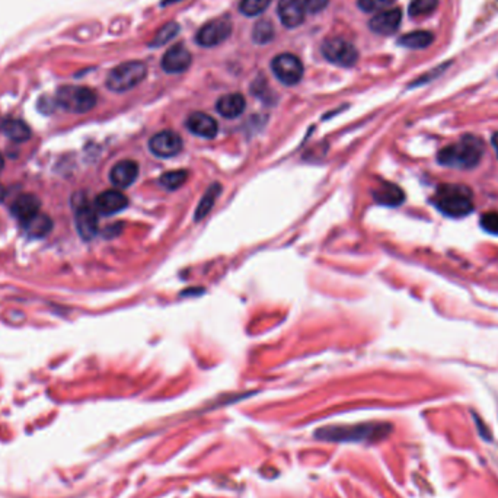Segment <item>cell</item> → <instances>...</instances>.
Here are the masks:
<instances>
[{
  "label": "cell",
  "mask_w": 498,
  "mask_h": 498,
  "mask_svg": "<svg viewBox=\"0 0 498 498\" xmlns=\"http://www.w3.org/2000/svg\"><path fill=\"white\" fill-rule=\"evenodd\" d=\"M484 156V143L475 135L467 134L458 143L442 149L437 155V162L447 168L472 169L479 165Z\"/></svg>",
  "instance_id": "obj_1"
},
{
  "label": "cell",
  "mask_w": 498,
  "mask_h": 498,
  "mask_svg": "<svg viewBox=\"0 0 498 498\" xmlns=\"http://www.w3.org/2000/svg\"><path fill=\"white\" fill-rule=\"evenodd\" d=\"M433 204L442 215L449 217H465L474 210L471 190L459 184H443L435 191Z\"/></svg>",
  "instance_id": "obj_2"
},
{
  "label": "cell",
  "mask_w": 498,
  "mask_h": 498,
  "mask_svg": "<svg viewBox=\"0 0 498 498\" xmlns=\"http://www.w3.org/2000/svg\"><path fill=\"white\" fill-rule=\"evenodd\" d=\"M389 431L386 424H379V422H367V424H356V426H332L319 429L315 433L316 437H319L326 442H365V440H377L383 437Z\"/></svg>",
  "instance_id": "obj_3"
},
{
  "label": "cell",
  "mask_w": 498,
  "mask_h": 498,
  "mask_svg": "<svg viewBox=\"0 0 498 498\" xmlns=\"http://www.w3.org/2000/svg\"><path fill=\"white\" fill-rule=\"evenodd\" d=\"M98 97L94 89L86 86H62L56 94V105L69 113L85 114L97 105Z\"/></svg>",
  "instance_id": "obj_4"
},
{
  "label": "cell",
  "mask_w": 498,
  "mask_h": 498,
  "mask_svg": "<svg viewBox=\"0 0 498 498\" xmlns=\"http://www.w3.org/2000/svg\"><path fill=\"white\" fill-rule=\"evenodd\" d=\"M146 74H147V69L144 63L126 62L123 65H118L110 72L107 78V88L117 94L127 92V90L142 83V81L146 78Z\"/></svg>",
  "instance_id": "obj_5"
},
{
  "label": "cell",
  "mask_w": 498,
  "mask_h": 498,
  "mask_svg": "<svg viewBox=\"0 0 498 498\" xmlns=\"http://www.w3.org/2000/svg\"><path fill=\"white\" fill-rule=\"evenodd\" d=\"M322 54L328 62L340 67H351L357 63L358 51L344 38H328L322 44Z\"/></svg>",
  "instance_id": "obj_6"
},
{
  "label": "cell",
  "mask_w": 498,
  "mask_h": 498,
  "mask_svg": "<svg viewBox=\"0 0 498 498\" xmlns=\"http://www.w3.org/2000/svg\"><path fill=\"white\" fill-rule=\"evenodd\" d=\"M271 69H273L276 78L288 86L299 83L300 79L304 78V65H301L299 57L290 53L279 54L271 62Z\"/></svg>",
  "instance_id": "obj_7"
},
{
  "label": "cell",
  "mask_w": 498,
  "mask_h": 498,
  "mask_svg": "<svg viewBox=\"0 0 498 498\" xmlns=\"http://www.w3.org/2000/svg\"><path fill=\"white\" fill-rule=\"evenodd\" d=\"M149 149L155 156L168 159L178 155L183 150V139L181 135L171 130L156 133L149 142Z\"/></svg>",
  "instance_id": "obj_8"
},
{
  "label": "cell",
  "mask_w": 498,
  "mask_h": 498,
  "mask_svg": "<svg viewBox=\"0 0 498 498\" xmlns=\"http://www.w3.org/2000/svg\"><path fill=\"white\" fill-rule=\"evenodd\" d=\"M232 34V22L219 18L206 24L197 34V42L203 47H215L228 40Z\"/></svg>",
  "instance_id": "obj_9"
},
{
  "label": "cell",
  "mask_w": 498,
  "mask_h": 498,
  "mask_svg": "<svg viewBox=\"0 0 498 498\" xmlns=\"http://www.w3.org/2000/svg\"><path fill=\"white\" fill-rule=\"evenodd\" d=\"M74 222H76L78 233L83 240H92L98 233V211L90 207L86 201L76 206V215H74Z\"/></svg>",
  "instance_id": "obj_10"
},
{
  "label": "cell",
  "mask_w": 498,
  "mask_h": 498,
  "mask_svg": "<svg viewBox=\"0 0 498 498\" xmlns=\"http://www.w3.org/2000/svg\"><path fill=\"white\" fill-rule=\"evenodd\" d=\"M402 21L401 9H388L382 10L370 19V29L379 35H392L395 34Z\"/></svg>",
  "instance_id": "obj_11"
},
{
  "label": "cell",
  "mask_w": 498,
  "mask_h": 498,
  "mask_svg": "<svg viewBox=\"0 0 498 498\" xmlns=\"http://www.w3.org/2000/svg\"><path fill=\"white\" fill-rule=\"evenodd\" d=\"M191 63H192V56L184 45H174V47H171L165 53L162 58L163 70L171 74L185 72L191 66Z\"/></svg>",
  "instance_id": "obj_12"
},
{
  "label": "cell",
  "mask_w": 498,
  "mask_h": 498,
  "mask_svg": "<svg viewBox=\"0 0 498 498\" xmlns=\"http://www.w3.org/2000/svg\"><path fill=\"white\" fill-rule=\"evenodd\" d=\"M128 206V199L126 194L118 190H108L99 194L95 199V210L103 216H111L124 210Z\"/></svg>",
  "instance_id": "obj_13"
},
{
  "label": "cell",
  "mask_w": 498,
  "mask_h": 498,
  "mask_svg": "<svg viewBox=\"0 0 498 498\" xmlns=\"http://www.w3.org/2000/svg\"><path fill=\"white\" fill-rule=\"evenodd\" d=\"M139 176V163L131 159L119 160L113 166L110 172L111 183L118 188H127Z\"/></svg>",
  "instance_id": "obj_14"
},
{
  "label": "cell",
  "mask_w": 498,
  "mask_h": 498,
  "mask_svg": "<svg viewBox=\"0 0 498 498\" xmlns=\"http://www.w3.org/2000/svg\"><path fill=\"white\" fill-rule=\"evenodd\" d=\"M187 128L199 138L215 139L219 131L217 122L206 113H192L187 118Z\"/></svg>",
  "instance_id": "obj_15"
},
{
  "label": "cell",
  "mask_w": 498,
  "mask_h": 498,
  "mask_svg": "<svg viewBox=\"0 0 498 498\" xmlns=\"http://www.w3.org/2000/svg\"><path fill=\"white\" fill-rule=\"evenodd\" d=\"M305 6L301 0H280L277 13L281 24L288 28H297L305 21Z\"/></svg>",
  "instance_id": "obj_16"
},
{
  "label": "cell",
  "mask_w": 498,
  "mask_h": 498,
  "mask_svg": "<svg viewBox=\"0 0 498 498\" xmlns=\"http://www.w3.org/2000/svg\"><path fill=\"white\" fill-rule=\"evenodd\" d=\"M40 208L41 201L38 200V197H35L33 194H22L13 201L10 211L12 215L21 222V224H24L28 220L35 217L40 213Z\"/></svg>",
  "instance_id": "obj_17"
},
{
  "label": "cell",
  "mask_w": 498,
  "mask_h": 498,
  "mask_svg": "<svg viewBox=\"0 0 498 498\" xmlns=\"http://www.w3.org/2000/svg\"><path fill=\"white\" fill-rule=\"evenodd\" d=\"M217 113L224 118H238L247 108V101L242 94H228L223 95L216 103Z\"/></svg>",
  "instance_id": "obj_18"
},
{
  "label": "cell",
  "mask_w": 498,
  "mask_h": 498,
  "mask_svg": "<svg viewBox=\"0 0 498 498\" xmlns=\"http://www.w3.org/2000/svg\"><path fill=\"white\" fill-rule=\"evenodd\" d=\"M0 131H2L12 142L22 143L31 139V128H29V126L25 122L18 118L0 119Z\"/></svg>",
  "instance_id": "obj_19"
},
{
  "label": "cell",
  "mask_w": 498,
  "mask_h": 498,
  "mask_svg": "<svg viewBox=\"0 0 498 498\" xmlns=\"http://www.w3.org/2000/svg\"><path fill=\"white\" fill-rule=\"evenodd\" d=\"M373 195H374V200L377 203L383 204V206H390V207L399 206L405 200L404 191L398 185L390 184V183H383L381 188H377L373 192Z\"/></svg>",
  "instance_id": "obj_20"
},
{
  "label": "cell",
  "mask_w": 498,
  "mask_h": 498,
  "mask_svg": "<svg viewBox=\"0 0 498 498\" xmlns=\"http://www.w3.org/2000/svg\"><path fill=\"white\" fill-rule=\"evenodd\" d=\"M434 35L430 31H413L410 34H405L398 40V44L405 49L411 50H422L427 49L433 44Z\"/></svg>",
  "instance_id": "obj_21"
},
{
  "label": "cell",
  "mask_w": 498,
  "mask_h": 498,
  "mask_svg": "<svg viewBox=\"0 0 498 498\" xmlns=\"http://www.w3.org/2000/svg\"><path fill=\"white\" fill-rule=\"evenodd\" d=\"M25 232L33 236V238H44L47 236L51 229H53V222L47 215L38 213L35 217H33L31 220H28L26 223L22 224Z\"/></svg>",
  "instance_id": "obj_22"
},
{
  "label": "cell",
  "mask_w": 498,
  "mask_h": 498,
  "mask_svg": "<svg viewBox=\"0 0 498 498\" xmlns=\"http://www.w3.org/2000/svg\"><path fill=\"white\" fill-rule=\"evenodd\" d=\"M220 192H222V185L220 184L210 185V188L203 195V199H201L197 210H195V220H203L210 213V210L213 208V206H215L217 197L220 195Z\"/></svg>",
  "instance_id": "obj_23"
},
{
  "label": "cell",
  "mask_w": 498,
  "mask_h": 498,
  "mask_svg": "<svg viewBox=\"0 0 498 498\" xmlns=\"http://www.w3.org/2000/svg\"><path fill=\"white\" fill-rule=\"evenodd\" d=\"M187 179H188V171L178 169V171H171V172L163 174L159 179V183L163 188L174 191V190H178L179 187H183L187 183Z\"/></svg>",
  "instance_id": "obj_24"
},
{
  "label": "cell",
  "mask_w": 498,
  "mask_h": 498,
  "mask_svg": "<svg viewBox=\"0 0 498 498\" xmlns=\"http://www.w3.org/2000/svg\"><path fill=\"white\" fill-rule=\"evenodd\" d=\"M178 31H179V25L176 22H168L166 25H163L155 34L153 40L150 41V47H162V45L168 44L171 40L176 37Z\"/></svg>",
  "instance_id": "obj_25"
},
{
  "label": "cell",
  "mask_w": 498,
  "mask_h": 498,
  "mask_svg": "<svg viewBox=\"0 0 498 498\" xmlns=\"http://www.w3.org/2000/svg\"><path fill=\"white\" fill-rule=\"evenodd\" d=\"M252 37H254V41L256 44L263 45V44L269 42L271 40L274 38V26H273V24H271L268 19L258 21L254 26Z\"/></svg>",
  "instance_id": "obj_26"
},
{
  "label": "cell",
  "mask_w": 498,
  "mask_h": 498,
  "mask_svg": "<svg viewBox=\"0 0 498 498\" xmlns=\"http://www.w3.org/2000/svg\"><path fill=\"white\" fill-rule=\"evenodd\" d=\"M437 6H439V0H413L410 5V17L413 18H421L427 17V15L433 13Z\"/></svg>",
  "instance_id": "obj_27"
},
{
  "label": "cell",
  "mask_w": 498,
  "mask_h": 498,
  "mask_svg": "<svg viewBox=\"0 0 498 498\" xmlns=\"http://www.w3.org/2000/svg\"><path fill=\"white\" fill-rule=\"evenodd\" d=\"M271 0H242L239 8L247 17H258L268 6Z\"/></svg>",
  "instance_id": "obj_28"
},
{
  "label": "cell",
  "mask_w": 498,
  "mask_h": 498,
  "mask_svg": "<svg viewBox=\"0 0 498 498\" xmlns=\"http://www.w3.org/2000/svg\"><path fill=\"white\" fill-rule=\"evenodd\" d=\"M394 3L395 0H358V6L363 12L383 10Z\"/></svg>",
  "instance_id": "obj_29"
},
{
  "label": "cell",
  "mask_w": 498,
  "mask_h": 498,
  "mask_svg": "<svg viewBox=\"0 0 498 498\" xmlns=\"http://www.w3.org/2000/svg\"><path fill=\"white\" fill-rule=\"evenodd\" d=\"M479 223L484 231H487L492 235H498V213L497 211H488V213L482 215Z\"/></svg>",
  "instance_id": "obj_30"
},
{
  "label": "cell",
  "mask_w": 498,
  "mask_h": 498,
  "mask_svg": "<svg viewBox=\"0 0 498 498\" xmlns=\"http://www.w3.org/2000/svg\"><path fill=\"white\" fill-rule=\"evenodd\" d=\"M301 3H304V6L308 12L318 13L328 6L329 0H301Z\"/></svg>",
  "instance_id": "obj_31"
},
{
  "label": "cell",
  "mask_w": 498,
  "mask_h": 498,
  "mask_svg": "<svg viewBox=\"0 0 498 498\" xmlns=\"http://www.w3.org/2000/svg\"><path fill=\"white\" fill-rule=\"evenodd\" d=\"M449 66V63H446V65H442V66H439V67H435V69H433L431 72H429V73H426L424 74V76H422V78H420V79H417V82H414V86H417V85H422V83H427V82H431V79H434V78H437V76H439V74L440 73H443L445 70H446V67Z\"/></svg>",
  "instance_id": "obj_32"
},
{
  "label": "cell",
  "mask_w": 498,
  "mask_h": 498,
  "mask_svg": "<svg viewBox=\"0 0 498 498\" xmlns=\"http://www.w3.org/2000/svg\"><path fill=\"white\" fill-rule=\"evenodd\" d=\"M491 144H492V147H494V150H495V153H497V158H498V131L492 134Z\"/></svg>",
  "instance_id": "obj_33"
},
{
  "label": "cell",
  "mask_w": 498,
  "mask_h": 498,
  "mask_svg": "<svg viewBox=\"0 0 498 498\" xmlns=\"http://www.w3.org/2000/svg\"><path fill=\"white\" fill-rule=\"evenodd\" d=\"M5 195H6V190H5V187L2 184H0V201L5 199Z\"/></svg>",
  "instance_id": "obj_34"
},
{
  "label": "cell",
  "mask_w": 498,
  "mask_h": 498,
  "mask_svg": "<svg viewBox=\"0 0 498 498\" xmlns=\"http://www.w3.org/2000/svg\"><path fill=\"white\" fill-rule=\"evenodd\" d=\"M3 166H5V159H3V156H2V155H0V172H2Z\"/></svg>",
  "instance_id": "obj_35"
}]
</instances>
